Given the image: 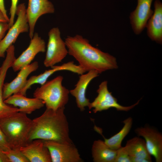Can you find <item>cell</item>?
<instances>
[{"label":"cell","instance_id":"cell-1","mask_svg":"<svg viewBox=\"0 0 162 162\" xmlns=\"http://www.w3.org/2000/svg\"><path fill=\"white\" fill-rule=\"evenodd\" d=\"M65 42L68 54L86 72L94 70L100 74L118 68L114 57L92 46L88 39L81 35L68 36Z\"/></svg>","mask_w":162,"mask_h":162},{"label":"cell","instance_id":"cell-2","mask_svg":"<svg viewBox=\"0 0 162 162\" xmlns=\"http://www.w3.org/2000/svg\"><path fill=\"white\" fill-rule=\"evenodd\" d=\"M65 108L56 110L46 108L40 116L32 120L30 141L36 139L53 140L62 143H73L69 136Z\"/></svg>","mask_w":162,"mask_h":162},{"label":"cell","instance_id":"cell-3","mask_svg":"<svg viewBox=\"0 0 162 162\" xmlns=\"http://www.w3.org/2000/svg\"><path fill=\"white\" fill-rule=\"evenodd\" d=\"M26 115L17 112L0 120V128L11 149H20L30 142L33 121Z\"/></svg>","mask_w":162,"mask_h":162},{"label":"cell","instance_id":"cell-4","mask_svg":"<svg viewBox=\"0 0 162 162\" xmlns=\"http://www.w3.org/2000/svg\"><path fill=\"white\" fill-rule=\"evenodd\" d=\"M63 77L58 76L46 81L35 90L33 96L43 100L46 108L56 110L65 108L69 100V91L62 85Z\"/></svg>","mask_w":162,"mask_h":162},{"label":"cell","instance_id":"cell-5","mask_svg":"<svg viewBox=\"0 0 162 162\" xmlns=\"http://www.w3.org/2000/svg\"><path fill=\"white\" fill-rule=\"evenodd\" d=\"M48 35V40L44 64L46 67H51L61 62L67 56L68 51L65 41L61 37L58 28H51Z\"/></svg>","mask_w":162,"mask_h":162},{"label":"cell","instance_id":"cell-6","mask_svg":"<svg viewBox=\"0 0 162 162\" xmlns=\"http://www.w3.org/2000/svg\"><path fill=\"white\" fill-rule=\"evenodd\" d=\"M24 3L17 6L16 21L9 29L8 32L0 42V58L4 57L7 49L16 41L19 34L29 31V26Z\"/></svg>","mask_w":162,"mask_h":162},{"label":"cell","instance_id":"cell-7","mask_svg":"<svg viewBox=\"0 0 162 162\" xmlns=\"http://www.w3.org/2000/svg\"><path fill=\"white\" fill-rule=\"evenodd\" d=\"M97 92L98 94L97 97L92 102L90 103L88 107L90 110L93 108V111L94 113L111 108H115L117 111H128L138 104L140 100L129 106L121 105L112 94L111 92L109 91L107 81H104L100 84Z\"/></svg>","mask_w":162,"mask_h":162},{"label":"cell","instance_id":"cell-8","mask_svg":"<svg viewBox=\"0 0 162 162\" xmlns=\"http://www.w3.org/2000/svg\"><path fill=\"white\" fill-rule=\"evenodd\" d=\"M52 162H82L78 151L73 143H62L44 140Z\"/></svg>","mask_w":162,"mask_h":162},{"label":"cell","instance_id":"cell-9","mask_svg":"<svg viewBox=\"0 0 162 162\" xmlns=\"http://www.w3.org/2000/svg\"><path fill=\"white\" fill-rule=\"evenodd\" d=\"M135 132L142 136L145 141L148 151L154 156L156 162H162V134L149 126L137 128Z\"/></svg>","mask_w":162,"mask_h":162},{"label":"cell","instance_id":"cell-10","mask_svg":"<svg viewBox=\"0 0 162 162\" xmlns=\"http://www.w3.org/2000/svg\"><path fill=\"white\" fill-rule=\"evenodd\" d=\"M46 51V43L44 40L35 33L31 39L28 48L14 61L12 65L14 72L19 70L30 64L36 55L39 52Z\"/></svg>","mask_w":162,"mask_h":162},{"label":"cell","instance_id":"cell-11","mask_svg":"<svg viewBox=\"0 0 162 162\" xmlns=\"http://www.w3.org/2000/svg\"><path fill=\"white\" fill-rule=\"evenodd\" d=\"M55 11L53 5L48 0H28L26 13L31 39L33 36L35 25L38 18L43 15L53 14Z\"/></svg>","mask_w":162,"mask_h":162},{"label":"cell","instance_id":"cell-12","mask_svg":"<svg viewBox=\"0 0 162 162\" xmlns=\"http://www.w3.org/2000/svg\"><path fill=\"white\" fill-rule=\"evenodd\" d=\"M153 0H137L136 8L130 14V23L136 34H139L142 32L153 14V11L151 9Z\"/></svg>","mask_w":162,"mask_h":162},{"label":"cell","instance_id":"cell-13","mask_svg":"<svg viewBox=\"0 0 162 162\" xmlns=\"http://www.w3.org/2000/svg\"><path fill=\"white\" fill-rule=\"evenodd\" d=\"M99 74L97 71L92 70L81 75L75 88L69 91L70 93L75 98L77 106L81 111H83L85 107H88L90 104L89 99L86 97L87 87L91 81Z\"/></svg>","mask_w":162,"mask_h":162},{"label":"cell","instance_id":"cell-14","mask_svg":"<svg viewBox=\"0 0 162 162\" xmlns=\"http://www.w3.org/2000/svg\"><path fill=\"white\" fill-rule=\"evenodd\" d=\"M38 68V62H34L20 70L16 76L11 82L4 84L3 88L4 100L21 91L25 86L28 75Z\"/></svg>","mask_w":162,"mask_h":162},{"label":"cell","instance_id":"cell-15","mask_svg":"<svg viewBox=\"0 0 162 162\" xmlns=\"http://www.w3.org/2000/svg\"><path fill=\"white\" fill-rule=\"evenodd\" d=\"M20 149L29 162H52L49 151L43 140H33Z\"/></svg>","mask_w":162,"mask_h":162},{"label":"cell","instance_id":"cell-16","mask_svg":"<svg viewBox=\"0 0 162 162\" xmlns=\"http://www.w3.org/2000/svg\"><path fill=\"white\" fill-rule=\"evenodd\" d=\"M5 104L18 107V112L26 114H31L33 111L43 107L44 102L37 98H28L19 93L13 94L4 100Z\"/></svg>","mask_w":162,"mask_h":162},{"label":"cell","instance_id":"cell-17","mask_svg":"<svg viewBox=\"0 0 162 162\" xmlns=\"http://www.w3.org/2000/svg\"><path fill=\"white\" fill-rule=\"evenodd\" d=\"M154 10L148 20L146 27L148 37L152 40L162 43V4L159 0L154 3Z\"/></svg>","mask_w":162,"mask_h":162},{"label":"cell","instance_id":"cell-18","mask_svg":"<svg viewBox=\"0 0 162 162\" xmlns=\"http://www.w3.org/2000/svg\"><path fill=\"white\" fill-rule=\"evenodd\" d=\"M93 161L95 162H114L117 150L110 148L104 141H94L92 148Z\"/></svg>","mask_w":162,"mask_h":162},{"label":"cell","instance_id":"cell-19","mask_svg":"<svg viewBox=\"0 0 162 162\" xmlns=\"http://www.w3.org/2000/svg\"><path fill=\"white\" fill-rule=\"evenodd\" d=\"M124 126L117 133L109 139H106L102 135L100 128L95 126V130L101 134L104 139V142L110 149L117 150L121 146L122 142L125 137L129 132L132 125L133 119L129 117L123 121Z\"/></svg>","mask_w":162,"mask_h":162},{"label":"cell","instance_id":"cell-20","mask_svg":"<svg viewBox=\"0 0 162 162\" xmlns=\"http://www.w3.org/2000/svg\"><path fill=\"white\" fill-rule=\"evenodd\" d=\"M130 156H134L152 161L151 155L148 152L145 140L134 137L127 142L125 146Z\"/></svg>","mask_w":162,"mask_h":162},{"label":"cell","instance_id":"cell-21","mask_svg":"<svg viewBox=\"0 0 162 162\" xmlns=\"http://www.w3.org/2000/svg\"><path fill=\"white\" fill-rule=\"evenodd\" d=\"M51 68V69L46 70L39 75L31 76L27 80L24 87L18 93L26 96L27 90L30 88L32 85L35 84H39L42 85L46 82L47 79L52 75L56 72L63 70V67L61 65H54Z\"/></svg>","mask_w":162,"mask_h":162},{"label":"cell","instance_id":"cell-22","mask_svg":"<svg viewBox=\"0 0 162 162\" xmlns=\"http://www.w3.org/2000/svg\"><path fill=\"white\" fill-rule=\"evenodd\" d=\"M2 151L8 158L10 162H29L20 149H11Z\"/></svg>","mask_w":162,"mask_h":162},{"label":"cell","instance_id":"cell-23","mask_svg":"<svg viewBox=\"0 0 162 162\" xmlns=\"http://www.w3.org/2000/svg\"><path fill=\"white\" fill-rule=\"evenodd\" d=\"M114 162H131L130 156L125 146H121L117 150Z\"/></svg>","mask_w":162,"mask_h":162},{"label":"cell","instance_id":"cell-24","mask_svg":"<svg viewBox=\"0 0 162 162\" xmlns=\"http://www.w3.org/2000/svg\"><path fill=\"white\" fill-rule=\"evenodd\" d=\"M11 5L10 8V17L8 23L9 28H10L14 24V19L17 6L18 0H11Z\"/></svg>","mask_w":162,"mask_h":162},{"label":"cell","instance_id":"cell-25","mask_svg":"<svg viewBox=\"0 0 162 162\" xmlns=\"http://www.w3.org/2000/svg\"><path fill=\"white\" fill-rule=\"evenodd\" d=\"M11 149L4 134L0 128V150L6 151Z\"/></svg>","mask_w":162,"mask_h":162},{"label":"cell","instance_id":"cell-26","mask_svg":"<svg viewBox=\"0 0 162 162\" xmlns=\"http://www.w3.org/2000/svg\"><path fill=\"white\" fill-rule=\"evenodd\" d=\"M9 28L8 22H0V42L4 37L6 32Z\"/></svg>","mask_w":162,"mask_h":162},{"label":"cell","instance_id":"cell-27","mask_svg":"<svg viewBox=\"0 0 162 162\" xmlns=\"http://www.w3.org/2000/svg\"><path fill=\"white\" fill-rule=\"evenodd\" d=\"M0 10L8 22L9 23V18L7 14V11L4 6V0H0Z\"/></svg>","mask_w":162,"mask_h":162},{"label":"cell","instance_id":"cell-28","mask_svg":"<svg viewBox=\"0 0 162 162\" xmlns=\"http://www.w3.org/2000/svg\"><path fill=\"white\" fill-rule=\"evenodd\" d=\"M131 162H150L148 160L143 158L130 156Z\"/></svg>","mask_w":162,"mask_h":162},{"label":"cell","instance_id":"cell-29","mask_svg":"<svg viewBox=\"0 0 162 162\" xmlns=\"http://www.w3.org/2000/svg\"><path fill=\"white\" fill-rule=\"evenodd\" d=\"M0 162H10L6 155L0 150Z\"/></svg>","mask_w":162,"mask_h":162},{"label":"cell","instance_id":"cell-30","mask_svg":"<svg viewBox=\"0 0 162 162\" xmlns=\"http://www.w3.org/2000/svg\"><path fill=\"white\" fill-rule=\"evenodd\" d=\"M0 22H8L0 10Z\"/></svg>","mask_w":162,"mask_h":162},{"label":"cell","instance_id":"cell-31","mask_svg":"<svg viewBox=\"0 0 162 162\" xmlns=\"http://www.w3.org/2000/svg\"><path fill=\"white\" fill-rule=\"evenodd\" d=\"M1 70H2V67H0V75L1 74Z\"/></svg>","mask_w":162,"mask_h":162}]
</instances>
